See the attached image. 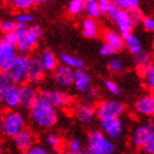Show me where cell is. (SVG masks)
<instances>
[{
  "mask_svg": "<svg viewBox=\"0 0 154 154\" xmlns=\"http://www.w3.org/2000/svg\"><path fill=\"white\" fill-rule=\"evenodd\" d=\"M40 60L42 63L45 68V70L47 72H54L55 70V68L58 66V58L55 57V54L53 51L45 49L40 53Z\"/></svg>",
  "mask_w": 154,
  "mask_h": 154,
  "instance_id": "cell-24",
  "label": "cell"
},
{
  "mask_svg": "<svg viewBox=\"0 0 154 154\" xmlns=\"http://www.w3.org/2000/svg\"><path fill=\"white\" fill-rule=\"evenodd\" d=\"M124 68H125V64L120 58L110 57V59L108 60V69L112 73H122L124 70Z\"/></svg>",
  "mask_w": 154,
  "mask_h": 154,
  "instance_id": "cell-32",
  "label": "cell"
},
{
  "mask_svg": "<svg viewBox=\"0 0 154 154\" xmlns=\"http://www.w3.org/2000/svg\"><path fill=\"white\" fill-rule=\"evenodd\" d=\"M100 128L110 139L114 140L122 137L124 125H123V122L120 118H110V119L100 120Z\"/></svg>",
  "mask_w": 154,
  "mask_h": 154,
  "instance_id": "cell-16",
  "label": "cell"
},
{
  "mask_svg": "<svg viewBox=\"0 0 154 154\" xmlns=\"http://www.w3.org/2000/svg\"><path fill=\"white\" fill-rule=\"evenodd\" d=\"M35 143V137L33 134L32 130H29L26 128H24L21 132L14 138V144L19 150L21 152H26L28 149H30Z\"/></svg>",
  "mask_w": 154,
  "mask_h": 154,
  "instance_id": "cell-18",
  "label": "cell"
},
{
  "mask_svg": "<svg viewBox=\"0 0 154 154\" xmlns=\"http://www.w3.org/2000/svg\"><path fill=\"white\" fill-rule=\"evenodd\" d=\"M99 93H98V89L97 88H93V87H90L88 90L84 91V97H85V99L88 102H94L95 99L98 98Z\"/></svg>",
  "mask_w": 154,
  "mask_h": 154,
  "instance_id": "cell-41",
  "label": "cell"
},
{
  "mask_svg": "<svg viewBox=\"0 0 154 154\" xmlns=\"http://www.w3.org/2000/svg\"><path fill=\"white\" fill-rule=\"evenodd\" d=\"M0 127H2V133L5 137L14 139L25 128V120L21 113L17 112L15 109H9L3 114Z\"/></svg>",
  "mask_w": 154,
  "mask_h": 154,
  "instance_id": "cell-3",
  "label": "cell"
},
{
  "mask_svg": "<svg viewBox=\"0 0 154 154\" xmlns=\"http://www.w3.org/2000/svg\"><path fill=\"white\" fill-rule=\"evenodd\" d=\"M84 2V14L88 18L97 19L102 15L99 9V0H83Z\"/></svg>",
  "mask_w": 154,
  "mask_h": 154,
  "instance_id": "cell-25",
  "label": "cell"
},
{
  "mask_svg": "<svg viewBox=\"0 0 154 154\" xmlns=\"http://www.w3.org/2000/svg\"><path fill=\"white\" fill-rule=\"evenodd\" d=\"M143 150L145 154H154V138L143 148Z\"/></svg>",
  "mask_w": 154,
  "mask_h": 154,
  "instance_id": "cell-43",
  "label": "cell"
},
{
  "mask_svg": "<svg viewBox=\"0 0 154 154\" xmlns=\"http://www.w3.org/2000/svg\"><path fill=\"white\" fill-rule=\"evenodd\" d=\"M142 25L144 30H147L148 33L154 35V17H144Z\"/></svg>",
  "mask_w": 154,
  "mask_h": 154,
  "instance_id": "cell-38",
  "label": "cell"
},
{
  "mask_svg": "<svg viewBox=\"0 0 154 154\" xmlns=\"http://www.w3.org/2000/svg\"><path fill=\"white\" fill-rule=\"evenodd\" d=\"M123 113H124V105L118 100H114V99L100 102L97 105V118L99 120L120 118Z\"/></svg>",
  "mask_w": 154,
  "mask_h": 154,
  "instance_id": "cell-7",
  "label": "cell"
},
{
  "mask_svg": "<svg viewBox=\"0 0 154 154\" xmlns=\"http://www.w3.org/2000/svg\"><path fill=\"white\" fill-rule=\"evenodd\" d=\"M40 97L48 100L51 105H54L57 109H64V108L70 106L72 98L66 93L57 89H45L40 91Z\"/></svg>",
  "mask_w": 154,
  "mask_h": 154,
  "instance_id": "cell-8",
  "label": "cell"
},
{
  "mask_svg": "<svg viewBox=\"0 0 154 154\" xmlns=\"http://www.w3.org/2000/svg\"><path fill=\"white\" fill-rule=\"evenodd\" d=\"M17 25H18V23L15 21V19H5V20H2V23H0V30H2L3 34L10 33V32H14Z\"/></svg>",
  "mask_w": 154,
  "mask_h": 154,
  "instance_id": "cell-34",
  "label": "cell"
},
{
  "mask_svg": "<svg viewBox=\"0 0 154 154\" xmlns=\"http://www.w3.org/2000/svg\"><path fill=\"white\" fill-rule=\"evenodd\" d=\"M29 110L32 122L40 129H50L58 122L57 108L42 97L38 98V100L29 108Z\"/></svg>",
  "mask_w": 154,
  "mask_h": 154,
  "instance_id": "cell-1",
  "label": "cell"
},
{
  "mask_svg": "<svg viewBox=\"0 0 154 154\" xmlns=\"http://www.w3.org/2000/svg\"><path fill=\"white\" fill-rule=\"evenodd\" d=\"M76 154H91V153L89 150H87V152H82L80 150V152H76Z\"/></svg>",
  "mask_w": 154,
  "mask_h": 154,
  "instance_id": "cell-46",
  "label": "cell"
},
{
  "mask_svg": "<svg viewBox=\"0 0 154 154\" xmlns=\"http://www.w3.org/2000/svg\"><path fill=\"white\" fill-rule=\"evenodd\" d=\"M0 100L8 109H15L20 105V85L10 83L3 74L0 78Z\"/></svg>",
  "mask_w": 154,
  "mask_h": 154,
  "instance_id": "cell-4",
  "label": "cell"
},
{
  "mask_svg": "<svg viewBox=\"0 0 154 154\" xmlns=\"http://www.w3.org/2000/svg\"><path fill=\"white\" fill-rule=\"evenodd\" d=\"M82 34L88 38V39H93V38H97L99 34V26H98V23L95 21V19L93 18H85L82 21Z\"/></svg>",
  "mask_w": 154,
  "mask_h": 154,
  "instance_id": "cell-20",
  "label": "cell"
},
{
  "mask_svg": "<svg viewBox=\"0 0 154 154\" xmlns=\"http://www.w3.org/2000/svg\"><path fill=\"white\" fill-rule=\"evenodd\" d=\"M147 123H148V124H150L152 127H154V117H152V118H149Z\"/></svg>",
  "mask_w": 154,
  "mask_h": 154,
  "instance_id": "cell-44",
  "label": "cell"
},
{
  "mask_svg": "<svg viewBox=\"0 0 154 154\" xmlns=\"http://www.w3.org/2000/svg\"><path fill=\"white\" fill-rule=\"evenodd\" d=\"M143 83L150 93L154 94V63H152L142 73Z\"/></svg>",
  "mask_w": 154,
  "mask_h": 154,
  "instance_id": "cell-28",
  "label": "cell"
},
{
  "mask_svg": "<svg viewBox=\"0 0 154 154\" xmlns=\"http://www.w3.org/2000/svg\"><path fill=\"white\" fill-rule=\"evenodd\" d=\"M104 89L108 91L109 94L112 95H119L120 94V88L117 83L114 80H110V79H106L104 80Z\"/></svg>",
  "mask_w": 154,
  "mask_h": 154,
  "instance_id": "cell-35",
  "label": "cell"
},
{
  "mask_svg": "<svg viewBox=\"0 0 154 154\" xmlns=\"http://www.w3.org/2000/svg\"><path fill=\"white\" fill-rule=\"evenodd\" d=\"M42 36V29L38 25H33V26H28L25 29V32L21 34V36L19 38V40L17 43V48L20 53L29 54L35 47L38 42H39Z\"/></svg>",
  "mask_w": 154,
  "mask_h": 154,
  "instance_id": "cell-6",
  "label": "cell"
},
{
  "mask_svg": "<svg viewBox=\"0 0 154 154\" xmlns=\"http://www.w3.org/2000/svg\"><path fill=\"white\" fill-rule=\"evenodd\" d=\"M59 61H60V64L66 65L69 68L74 69V70H79V69L84 68V61L80 58L72 55V54H68V53H61L59 55Z\"/></svg>",
  "mask_w": 154,
  "mask_h": 154,
  "instance_id": "cell-23",
  "label": "cell"
},
{
  "mask_svg": "<svg viewBox=\"0 0 154 154\" xmlns=\"http://www.w3.org/2000/svg\"><path fill=\"white\" fill-rule=\"evenodd\" d=\"M33 20H34V17L28 11H19V14H17V17H15V21L18 24H23V25H28Z\"/></svg>",
  "mask_w": 154,
  "mask_h": 154,
  "instance_id": "cell-36",
  "label": "cell"
},
{
  "mask_svg": "<svg viewBox=\"0 0 154 154\" xmlns=\"http://www.w3.org/2000/svg\"><path fill=\"white\" fill-rule=\"evenodd\" d=\"M133 58H134V64H135V66L138 68V70H139L140 73H143L145 69L152 64L150 55L144 50L142 53H139V54H137V55H133Z\"/></svg>",
  "mask_w": 154,
  "mask_h": 154,
  "instance_id": "cell-27",
  "label": "cell"
},
{
  "mask_svg": "<svg viewBox=\"0 0 154 154\" xmlns=\"http://www.w3.org/2000/svg\"><path fill=\"white\" fill-rule=\"evenodd\" d=\"M99 9H100L102 15H105L112 19L119 8L114 3V0H99Z\"/></svg>",
  "mask_w": 154,
  "mask_h": 154,
  "instance_id": "cell-26",
  "label": "cell"
},
{
  "mask_svg": "<svg viewBox=\"0 0 154 154\" xmlns=\"http://www.w3.org/2000/svg\"><path fill=\"white\" fill-rule=\"evenodd\" d=\"M87 148L91 154H114L115 144L103 130H93L88 135Z\"/></svg>",
  "mask_w": 154,
  "mask_h": 154,
  "instance_id": "cell-2",
  "label": "cell"
},
{
  "mask_svg": "<svg viewBox=\"0 0 154 154\" xmlns=\"http://www.w3.org/2000/svg\"><path fill=\"white\" fill-rule=\"evenodd\" d=\"M74 88L78 91H85L90 88V78L89 75L83 70V69H79V70H75V75H74Z\"/></svg>",
  "mask_w": 154,
  "mask_h": 154,
  "instance_id": "cell-22",
  "label": "cell"
},
{
  "mask_svg": "<svg viewBox=\"0 0 154 154\" xmlns=\"http://www.w3.org/2000/svg\"><path fill=\"white\" fill-rule=\"evenodd\" d=\"M42 3H44V0H34V5H39Z\"/></svg>",
  "mask_w": 154,
  "mask_h": 154,
  "instance_id": "cell-45",
  "label": "cell"
},
{
  "mask_svg": "<svg viewBox=\"0 0 154 154\" xmlns=\"http://www.w3.org/2000/svg\"><path fill=\"white\" fill-rule=\"evenodd\" d=\"M154 138V127H152L148 123L142 125H138L132 134V143L134 147L143 149L152 139Z\"/></svg>",
  "mask_w": 154,
  "mask_h": 154,
  "instance_id": "cell-9",
  "label": "cell"
},
{
  "mask_svg": "<svg viewBox=\"0 0 154 154\" xmlns=\"http://www.w3.org/2000/svg\"><path fill=\"white\" fill-rule=\"evenodd\" d=\"M45 144H47V147L53 149V150H58L60 147H61V144H63V142H61V138L57 134V133H47L45 134Z\"/></svg>",
  "mask_w": 154,
  "mask_h": 154,
  "instance_id": "cell-30",
  "label": "cell"
},
{
  "mask_svg": "<svg viewBox=\"0 0 154 154\" xmlns=\"http://www.w3.org/2000/svg\"><path fill=\"white\" fill-rule=\"evenodd\" d=\"M124 43H125V49L132 54V55H137V54H139L144 50L142 40L133 33L124 38Z\"/></svg>",
  "mask_w": 154,
  "mask_h": 154,
  "instance_id": "cell-21",
  "label": "cell"
},
{
  "mask_svg": "<svg viewBox=\"0 0 154 154\" xmlns=\"http://www.w3.org/2000/svg\"><path fill=\"white\" fill-rule=\"evenodd\" d=\"M9 4L18 11H28L34 5V0H9Z\"/></svg>",
  "mask_w": 154,
  "mask_h": 154,
  "instance_id": "cell-31",
  "label": "cell"
},
{
  "mask_svg": "<svg viewBox=\"0 0 154 154\" xmlns=\"http://www.w3.org/2000/svg\"><path fill=\"white\" fill-rule=\"evenodd\" d=\"M66 10L70 17H79L84 13V2L83 0H70L68 3Z\"/></svg>",
  "mask_w": 154,
  "mask_h": 154,
  "instance_id": "cell-29",
  "label": "cell"
},
{
  "mask_svg": "<svg viewBox=\"0 0 154 154\" xmlns=\"http://www.w3.org/2000/svg\"><path fill=\"white\" fill-rule=\"evenodd\" d=\"M74 75H75L74 69L60 64L55 68V70H54L53 78L58 87L66 89V88H70L72 85H74Z\"/></svg>",
  "mask_w": 154,
  "mask_h": 154,
  "instance_id": "cell-10",
  "label": "cell"
},
{
  "mask_svg": "<svg viewBox=\"0 0 154 154\" xmlns=\"http://www.w3.org/2000/svg\"><path fill=\"white\" fill-rule=\"evenodd\" d=\"M28 61L29 58L24 55H19L15 59L10 66L3 72V75L13 84H18L20 85L21 83L26 80V74H28Z\"/></svg>",
  "mask_w": 154,
  "mask_h": 154,
  "instance_id": "cell-5",
  "label": "cell"
},
{
  "mask_svg": "<svg viewBox=\"0 0 154 154\" xmlns=\"http://www.w3.org/2000/svg\"><path fill=\"white\" fill-rule=\"evenodd\" d=\"M24 154H50L48 149H45L42 145H33L30 149L24 152Z\"/></svg>",
  "mask_w": 154,
  "mask_h": 154,
  "instance_id": "cell-42",
  "label": "cell"
},
{
  "mask_svg": "<svg viewBox=\"0 0 154 154\" xmlns=\"http://www.w3.org/2000/svg\"><path fill=\"white\" fill-rule=\"evenodd\" d=\"M39 97L40 93H38L33 84H20V106L30 108L38 100Z\"/></svg>",
  "mask_w": 154,
  "mask_h": 154,
  "instance_id": "cell-17",
  "label": "cell"
},
{
  "mask_svg": "<svg viewBox=\"0 0 154 154\" xmlns=\"http://www.w3.org/2000/svg\"><path fill=\"white\" fill-rule=\"evenodd\" d=\"M129 15H130V19H132V23L133 25L137 26L143 23V19H144V15L143 13L139 10V9H134L132 11H129Z\"/></svg>",
  "mask_w": 154,
  "mask_h": 154,
  "instance_id": "cell-37",
  "label": "cell"
},
{
  "mask_svg": "<svg viewBox=\"0 0 154 154\" xmlns=\"http://www.w3.org/2000/svg\"><path fill=\"white\" fill-rule=\"evenodd\" d=\"M104 43L109 44L110 47L117 51H122L125 48V43H124V36H123L119 32H115V30H106L103 36Z\"/></svg>",
  "mask_w": 154,
  "mask_h": 154,
  "instance_id": "cell-19",
  "label": "cell"
},
{
  "mask_svg": "<svg viewBox=\"0 0 154 154\" xmlns=\"http://www.w3.org/2000/svg\"><path fill=\"white\" fill-rule=\"evenodd\" d=\"M18 51L19 50L17 45H13L5 42L0 43V70L5 72L10 66V64L19 57Z\"/></svg>",
  "mask_w": 154,
  "mask_h": 154,
  "instance_id": "cell-14",
  "label": "cell"
},
{
  "mask_svg": "<svg viewBox=\"0 0 154 154\" xmlns=\"http://www.w3.org/2000/svg\"><path fill=\"white\" fill-rule=\"evenodd\" d=\"M73 114L83 124H89L97 117V106L91 105L90 103L79 102L73 105Z\"/></svg>",
  "mask_w": 154,
  "mask_h": 154,
  "instance_id": "cell-11",
  "label": "cell"
},
{
  "mask_svg": "<svg viewBox=\"0 0 154 154\" xmlns=\"http://www.w3.org/2000/svg\"><path fill=\"white\" fill-rule=\"evenodd\" d=\"M68 150H70V152H80L82 150L80 140L76 139V138H72V139L68 142Z\"/></svg>",
  "mask_w": 154,
  "mask_h": 154,
  "instance_id": "cell-40",
  "label": "cell"
},
{
  "mask_svg": "<svg viewBox=\"0 0 154 154\" xmlns=\"http://www.w3.org/2000/svg\"><path fill=\"white\" fill-rule=\"evenodd\" d=\"M45 68L40 60V57H30L28 61V74L26 82L30 84L39 83L44 76Z\"/></svg>",
  "mask_w": 154,
  "mask_h": 154,
  "instance_id": "cell-12",
  "label": "cell"
},
{
  "mask_svg": "<svg viewBox=\"0 0 154 154\" xmlns=\"http://www.w3.org/2000/svg\"><path fill=\"white\" fill-rule=\"evenodd\" d=\"M134 110L142 117H154V94L148 93L138 98L134 103Z\"/></svg>",
  "mask_w": 154,
  "mask_h": 154,
  "instance_id": "cell-15",
  "label": "cell"
},
{
  "mask_svg": "<svg viewBox=\"0 0 154 154\" xmlns=\"http://www.w3.org/2000/svg\"><path fill=\"white\" fill-rule=\"evenodd\" d=\"M112 20L114 21V24H115V26H117L118 32L124 38L133 33L134 25L132 23V19H130L129 11L118 9V11L114 14V17L112 18Z\"/></svg>",
  "mask_w": 154,
  "mask_h": 154,
  "instance_id": "cell-13",
  "label": "cell"
},
{
  "mask_svg": "<svg viewBox=\"0 0 154 154\" xmlns=\"http://www.w3.org/2000/svg\"><path fill=\"white\" fill-rule=\"evenodd\" d=\"M99 53H100L102 57H114V54L117 53V51H115L109 44L103 43L102 47H100V49H99Z\"/></svg>",
  "mask_w": 154,
  "mask_h": 154,
  "instance_id": "cell-39",
  "label": "cell"
},
{
  "mask_svg": "<svg viewBox=\"0 0 154 154\" xmlns=\"http://www.w3.org/2000/svg\"><path fill=\"white\" fill-rule=\"evenodd\" d=\"M114 3L122 10L132 11L134 9H138L139 6V0H114Z\"/></svg>",
  "mask_w": 154,
  "mask_h": 154,
  "instance_id": "cell-33",
  "label": "cell"
}]
</instances>
